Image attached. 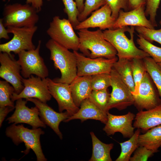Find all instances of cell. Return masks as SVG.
Instances as JSON below:
<instances>
[{
	"mask_svg": "<svg viewBox=\"0 0 161 161\" xmlns=\"http://www.w3.org/2000/svg\"><path fill=\"white\" fill-rule=\"evenodd\" d=\"M135 27L124 26L114 29H108L103 32V38L115 48L118 59L131 60L143 59L150 57L143 50L138 48L134 41Z\"/></svg>",
	"mask_w": 161,
	"mask_h": 161,
	"instance_id": "6da1fadb",
	"label": "cell"
},
{
	"mask_svg": "<svg viewBox=\"0 0 161 161\" xmlns=\"http://www.w3.org/2000/svg\"><path fill=\"white\" fill-rule=\"evenodd\" d=\"M78 30L79 50L84 56L91 58L112 59L117 57L116 50L103 38L101 30L91 31L84 29Z\"/></svg>",
	"mask_w": 161,
	"mask_h": 161,
	"instance_id": "7a4b0ae2",
	"label": "cell"
},
{
	"mask_svg": "<svg viewBox=\"0 0 161 161\" xmlns=\"http://www.w3.org/2000/svg\"><path fill=\"white\" fill-rule=\"evenodd\" d=\"M46 46L50 51V59L53 61L54 67L61 73L60 78L53 80L70 84L77 76V59L74 52L51 39L46 43Z\"/></svg>",
	"mask_w": 161,
	"mask_h": 161,
	"instance_id": "3957f363",
	"label": "cell"
},
{
	"mask_svg": "<svg viewBox=\"0 0 161 161\" xmlns=\"http://www.w3.org/2000/svg\"><path fill=\"white\" fill-rule=\"evenodd\" d=\"M13 124L7 128L5 134L7 137L12 139L16 145L24 143L26 149L23 152L27 154L30 149L35 153L37 161H46L42 150L40 141L41 135L44 132L40 128L29 129L25 127L22 124L16 125Z\"/></svg>",
	"mask_w": 161,
	"mask_h": 161,
	"instance_id": "277c9868",
	"label": "cell"
},
{
	"mask_svg": "<svg viewBox=\"0 0 161 161\" xmlns=\"http://www.w3.org/2000/svg\"><path fill=\"white\" fill-rule=\"evenodd\" d=\"M38 12L31 5L15 3L6 4L3 11V21L5 27H32L39 19Z\"/></svg>",
	"mask_w": 161,
	"mask_h": 161,
	"instance_id": "5b68a950",
	"label": "cell"
},
{
	"mask_svg": "<svg viewBox=\"0 0 161 161\" xmlns=\"http://www.w3.org/2000/svg\"><path fill=\"white\" fill-rule=\"evenodd\" d=\"M68 19H61L58 16L53 17L47 33L51 39L69 49L79 50V39Z\"/></svg>",
	"mask_w": 161,
	"mask_h": 161,
	"instance_id": "8992f818",
	"label": "cell"
},
{
	"mask_svg": "<svg viewBox=\"0 0 161 161\" xmlns=\"http://www.w3.org/2000/svg\"><path fill=\"white\" fill-rule=\"evenodd\" d=\"M8 33H12V39L7 42L0 44V52L11 55L13 52L18 54L23 50H29L35 49L32 43L33 36L38 29L35 26L32 27H17L11 26L7 27Z\"/></svg>",
	"mask_w": 161,
	"mask_h": 161,
	"instance_id": "52a82bcc",
	"label": "cell"
},
{
	"mask_svg": "<svg viewBox=\"0 0 161 161\" xmlns=\"http://www.w3.org/2000/svg\"><path fill=\"white\" fill-rule=\"evenodd\" d=\"M41 44L40 40L35 49L23 50L18 54L17 61L21 66V74L23 78H28L33 75L42 79L48 76V70L39 53Z\"/></svg>",
	"mask_w": 161,
	"mask_h": 161,
	"instance_id": "ba28073f",
	"label": "cell"
},
{
	"mask_svg": "<svg viewBox=\"0 0 161 161\" xmlns=\"http://www.w3.org/2000/svg\"><path fill=\"white\" fill-rule=\"evenodd\" d=\"M110 75L112 91L106 108L107 112L112 108L122 110L133 105L134 98L131 91L113 68Z\"/></svg>",
	"mask_w": 161,
	"mask_h": 161,
	"instance_id": "9c48e42d",
	"label": "cell"
},
{
	"mask_svg": "<svg viewBox=\"0 0 161 161\" xmlns=\"http://www.w3.org/2000/svg\"><path fill=\"white\" fill-rule=\"evenodd\" d=\"M73 52L77 59V75L78 76L110 74L114 64L118 60L117 57L112 59L103 57L91 58L77 51Z\"/></svg>",
	"mask_w": 161,
	"mask_h": 161,
	"instance_id": "30bf717a",
	"label": "cell"
},
{
	"mask_svg": "<svg viewBox=\"0 0 161 161\" xmlns=\"http://www.w3.org/2000/svg\"><path fill=\"white\" fill-rule=\"evenodd\" d=\"M22 81L24 87L20 93H13L11 97L13 102L20 98H34L47 103L51 100L52 96L49 89L47 78L42 79L32 75L27 78H23Z\"/></svg>",
	"mask_w": 161,
	"mask_h": 161,
	"instance_id": "8fae6325",
	"label": "cell"
},
{
	"mask_svg": "<svg viewBox=\"0 0 161 161\" xmlns=\"http://www.w3.org/2000/svg\"><path fill=\"white\" fill-rule=\"evenodd\" d=\"M133 96V105L139 112L150 109L161 104L157 89L147 72L140 84L137 94Z\"/></svg>",
	"mask_w": 161,
	"mask_h": 161,
	"instance_id": "7c38bea8",
	"label": "cell"
},
{
	"mask_svg": "<svg viewBox=\"0 0 161 161\" xmlns=\"http://www.w3.org/2000/svg\"><path fill=\"white\" fill-rule=\"evenodd\" d=\"M14 55L5 52L0 53V77L11 84L15 89V93H20L24 86L21 76V67Z\"/></svg>",
	"mask_w": 161,
	"mask_h": 161,
	"instance_id": "4fadbf2b",
	"label": "cell"
},
{
	"mask_svg": "<svg viewBox=\"0 0 161 161\" xmlns=\"http://www.w3.org/2000/svg\"><path fill=\"white\" fill-rule=\"evenodd\" d=\"M27 101L22 98L17 100L15 110L13 114L7 118L6 121L8 123H26L31 126L32 129L46 128V125L39 117L38 108L36 106L29 108L26 105Z\"/></svg>",
	"mask_w": 161,
	"mask_h": 161,
	"instance_id": "5bb4252c",
	"label": "cell"
},
{
	"mask_svg": "<svg viewBox=\"0 0 161 161\" xmlns=\"http://www.w3.org/2000/svg\"><path fill=\"white\" fill-rule=\"evenodd\" d=\"M50 93L56 100L60 112L66 110L70 116L79 109L75 104L72 97L69 84L56 82L47 78Z\"/></svg>",
	"mask_w": 161,
	"mask_h": 161,
	"instance_id": "9a60e30c",
	"label": "cell"
},
{
	"mask_svg": "<svg viewBox=\"0 0 161 161\" xmlns=\"http://www.w3.org/2000/svg\"><path fill=\"white\" fill-rule=\"evenodd\" d=\"M108 120L103 130L108 135L115 133H121L125 138H130L134 133L135 128L132 125L135 115L129 112L122 115H114L107 113Z\"/></svg>",
	"mask_w": 161,
	"mask_h": 161,
	"instance_id": "2e32d148",
	"label": "cell"
},
{
	"mask_svg": "<svg viewBox=\"0 0 161 161\" xmlns=\"http://www.w3.org/2000/svg\"><path fill=\"white\" fill-rule=\"evenodd\" d=\"M145 5H142L127 11L121 10L117 18L114 22L113 29L128 26L141 27L150 29H155L150 21L146 17Z\"/></svg>",
	"mask_w": 161,
	"mask_h": 161,
	"instance_id": "e0dca14e",
	"label": "cell"
},
{
	"mask_svg": "<svg viewBox=\"0 0 161 161\" xmlns=\"http://www.w3.org/2000/svg\"><path fill=\"white\" fill-rule=\"evenodd\" d=\"M26 100L33 103L37 107L41 120L62 139V134L59 130V125L61 122H64L70 117L68 112L66 111L64 112H55L47 103L36 98H28Z\"/></svg>",
	"mask_w": 161,
	"mask_h": 161,
	"instance_id": "ac0fdd59",
	"label": "cell"
},
{
	"mask_svg": "<svg viewBox=\"0 0 161 161\" xmlns=\"http://www.w3.org/2000/svg\"><path fill=\"white\" fill-rule=\"evenodd\" d=\"M112 10L106 4L101 7L92 12L91 16L83 21L80 22L74 29L98 27L101 30L113 29L116 20L112 16Z\"/></svg>",
	"mask_w": 161,
	"mask_h": 161,
	"instance_id": "d6986e66",
	"label": "cell"
},
{
	"mask_svg": "<svg viewBox=\"0 0 161 161\" xmlns=\"http://www.w3.org/2000/svg\"><path fill=\"white\" fill-rule=\"evenodd\" d=\"M80 108L76 113L70 116L64 122L79 119L81 122L89 119L98 120L106 124L108 120L107 113L102 111L89 98L84 100L80 105Z\"/></svg>",
	"mask_w": 161,
	"mask_h": 161,
	"instance_id": "ffe728a7",
	"label": "cell"
},
{
	"mask_svg": "<svg viewBox=\"0 0 161 161\" xmlns=\"http://www.w3.org/2000/svg\"><path fill=\"white\" fill-rule=\"evenodd\" d=\"M134 120V127L145 132L161 125V104L150 109L138 112Z\"/></svg>",
	"mask_w": 161,
	"mask_h": 161,
	"instance_id": "44dd1931",
	"label": "cell"
},
{
	"mask_svg": "<svg viewBox=\"0 0 161 161\" xmlns=\"http://www.w3.org/2000/svg\"><path fill=\"white\" fill-rule=\"evenodd\" d=\"M92 76H77L69 84L73 101L78 107L85 100L89 98L92 90Z\"/></svg>",
	"mask_w": 161,
	"mask_h": 161,
	"instance_id": "7402d4cb",
	"label": "cell"
},
{
	"mask_svg": "<svg viewBox=\"0 0 161 161\" xmlns=\"http://www.w3.org/2000/svg\"><path fill=\"white\" fill-rule=\"evenodd\" d=\"M138 143L139 146L145 147L154 153L157 152L161 147V125L148 129L144 134H140Z\"/></svg>",
	"mask_w": 161,
	"mask_h": 161,
	"instance_id": "603a6c76",
	"label": "cell"
},
{
	"mask_svg": "<svg viewBox=\"0 0 161 161\" xmlns=\"http://www.w3.org/2000/svg\"><path fill=\"white\" fill-rule=\"evenodd\" d=\"M92 144V151L89 161H112L110 151L113 148V143L106 144L102 142L94 132H90Z\"/></svg>",
	"mask_w": 161,
	"mask_h": 161,
	"instance_id": "cb8c5ba5",
	"label": "cell"
},
{
	"mask_svg": "<svg viewBox=\"0 0 161 161\" xmlns=\"http://www.w3.org/2000/svg\"><path fill=\"white\" fill-rule=\"evenodd\" d=\"M131 60L125 59H118L114 64L113 68L118 73L132 94L134 92L135 85L133 77Z\"/></svg>",
	"mask_w": 161,
	"mask_h": 161,
	"instance_id": "d4e9b609",
	"label": "cell"
},
{
	"mask_svg": "<svg viewBox=\"0 0 161 161\" xmlns=\"http://www.w3.org/2000/svg\"><path fill=\"white\" fill-rule=\"evenodd\" d=\"M140 133V129H137L129 140L119 143L121 148V152L116 161H130L131 155L139 146L138 137Z\"/></svg>",
	"mask_w": 161,
	"mask_h": 161,
	"instance_id": "484cf974",
	"label": "cell"
},
{
	"mask_svg": "<svg viewBox=\"0 0 161 161\" xmlns=\"http://www.w3.org/2000/svg\"><path fill=\"white\" fill-rule=\"evenodd\" d=\"M147 72L153 81L161 100V67L150 57L143 59Z\"/></svg>",
	"mask_w": 161,
	"mask_h": 161,
	"instance_id": "4316f807",
	"label": "cell"
},
{
	"mask_svg": "<svg viewBox=\"0 0 161 161\" xmlns=\"http://www.w3.org/2000/svg\"><path fill=\"white\" fill-rule=\"evenodd\" d=\"M132 73L135 85V90L132 94L136 95L139 86L147 70L143 59L134 58L131 60Z\"/></svg>",
	"mask_w": 161,
	"mask_h": 161,
	"instance_id": "83f0119b",
	"label": "cell"
},
{
	"mask_svg": "<svg viewBox=\"0 0 161 161\" xmlns=\"http://www.w3.org/2000/svg\"><path fill=\"white\" fill-rule=\"evenodd\" d=\"M137 36V42L139 49L148 53L156 63H161V47L153 44L140 35Z\"/></svg>",
	"mask_w": 161,
	"mask_h": 161,
	"instance_id": "f1b7e54d",
	"label": "cell"
},
{
	"mask_svg": "<svg viewBox=\"0 0 161 161\" xmlns=\"http://www.w3.org/2000/svg\"><path fill=\"white\" fill-rule=\"evenodd\" d=\"M110 97V94L107 89L92 90L89 99L101 110L107 113L106 108Z\"/></svg>",
	"mask_w": 161,
	"mask_h": 161,
	"instance_id": "f546056e",
	"label": "cell"
},
{
	"mask_svg": "<svg viewBox=\"0 0 161 161\" xmlns=\"http://www.w3.org/2000/svg\"><path fill=\"white\" fill-rule=\"evenodd\" d=\"M15 92L13 86L6 80L0 81V107L10 106L15 107L11 97Z\"/></svg>",
	"mask_w": 161,
	"mask_h": 161,
	"instance_id": "4dcf8cb0",
	"label": "cell"
},
{
	"mask_svg": "<svg viewBox=\"0 0 161 161\" xmlns=\"http://www.w3.org/2000/svg\"><path fill=\"white\" fill-rule=\"evenodd\" d=\"M64 6V12L66 13L74 29L80 22L78 17L79 14L77 4L73 0H62Z\"/></svg>",
	"mask_w": 161,
	"mask_h": 161,
	"instance_id": "1f68e13d",
	"label": "cell"
},
{
	"mask_svg": "<svg viewBox=\"0 0 161 161\" xmlns=\"http://www.w3.org/2000/svg\"><path fill=\"white\" fill-rule=\"evenodd\" d=\"M110 74L101 73L92 76V90L107 89L111 86Z\"/></svg>",
	"mask_w": 161,
	"mask_h": 161,
	"instance_id": "d6a6232c",
	"label": "cell"
},
{
	"mask_svg": "<svg viewBox=\"0 0 161 161\" xmlns=\"http://www.w3.org/2000/svg\"><path fill=\"white\" fill-rule=\"evenodd\" d=\"M106 4V0H86L83 10L78 16V21L80 22L83 21L93 11Z\"/></svg>",
	"mask_w": 161,
	"mask_h": 161,
	"instance_id": "836d02e7",
	"label": "cell"
},
{
	"mask_svg": "<svg viewBox=\"0 0 161 161\" xmlns=\"http://www.w3.org/2000/svg\"><path fill=\"white\" fill-rule=\"evenodd\" d=\"M135 29L139 35L151 43L155 41L161 45V28L155 30L144 27H136Z\"/></svg>",
	"mask_w": 161,
	"mask_h": 161,
	"instance_id": "e575fe53",
	"label": "cell"
},
{
	"mask_svg": "<svg viewBox=\"0 0 161 161\" xmlns=\"http://www.w3.org/2000/svg\"><path fill=\"white\" fill-rule=\"evenodd\" d=\"M161 0H145L146 8L145 13L149 16V20L155 27L157 26L156 21L157 12Z\"/></svg>",
	"mask_w": 161,
	"mask_h": 161,
	"instance_id": "d590c367",
	"label": "cell"
},
{
	"mask_svg": "<svg viewBox=\"0 0 161 161\" xmlns=\"http://www.w3.org/2000/svg\"><path fill=\"white\" fill-rule=\"evenodd\" d=\"M112 10V16L115 20L117 18L119 12L123 9L129 11L128 0H106Z\"/></svg>",
	"mask_w": 161,
	"mask_h": 161,
	"instance_id": "8d00e7d4",
	"label": "cell"
},
{
	"mask_svg": "<svg viewBox=\"0 0 161 161\" xmlns=\"http://www.w3.org/2000/svg\"><path fill=\"white\" fill-rule=\"evenodd\" d=\"M134 153L130 158V161H146L154 153L152 151L143 146H139Z\"/></svg>",
	"mask_w": 161,
	"mask_h": 161,
	"instance_id": "74e56055",
	"label": "cell"
},
{
	"mask_svg": "<svg viewBox=\"0 0 161 161\" xmlns=\"http://www.w3.org/2000/svg\"><path fill=\"white\" fill-rule=\"evenodd\" d=\"M15 107L10 106L0 107V127L7 114L13 110Z\"/></svg>",
	"mask_w": 161,
	"mask_h": 161,
	"instance_id": "f35d334b",
	"label": "cell"
},
{
	"mask_svg": "<svg viewBox=\"0 0 161 161\" xmlns=\"http://www.w3.org/2000/svg\"><path fill=\"white\" fill-rule=\"evenodd\" d=\"M50 1V0H46ZM26 3L31 5L38 13L41 10L43 5V0H26Z\"/></svg>",
	"mask_w": 161,
	"mask_h": 161,
	"instance_id": "ab89813d",
	"label": "cell"
},
{
	"mask_svg": "<svg viewBox=\"0 0 161 161\" xmlns=\"http://www.w3.org/2000/svg\"><path fill=\"white\" fill-rule=\"evenodd\" d=\"M3 21V19H0V39L4 38L8 40L10 39V37L8 35L7 29L5 28Z\"/></svg>",
	"mask_w": 161,
	"mask_h": 161,
	"instance_id": "60d3db41",
	"label": "cell"
},
{
	"mask_svg": "<svg viewBox=\"0 0 161 161\" xmlns=\"http://www.w3.org/2000/svg\"><path fill=\"white\" fill-rule=\"evenodd\" d=\"M129 10L142 5H145V0H128Z\"/></svg>",
	"mask_w": 161,
	"mask_h": 161,
	"instance_id": "b9f144b4",
	"label": "cell"
},
{
	"mask_svg": "<svg viewBox=\"0 0 161 161\" xmlns=\"http://www.w3.org/2000/svg\"><path fill=\"white\" fill-rule=\"evenodd\" d=\"M75 2L80 14L82 12L84 9V0H75Z\"/></svg>",
	"mask_w": 161,
	"mask_h": 161,
	"instance_id": "7bdbcfd3",
	"label": "cell"
},
{
	"mask_svg": "<svg viewBox=\"0 0 161 161\" xmlns=\"http://www.w3.org/2000/svg\"><path fill=\"white\" fill-rule=\"evenodd\" d=\"M159 65L161 67V63H158Z\"/></svg>",
	"mask_w": 161,
	"mask_h": 161,
	"instance_id": "ee69618b",
	"label": "cell"
},
{
	"mask_svg": "<svg viewBox=\"0 0 161 161\" xmlns=\"http://www.w3.org/2000/svg\"><path fill=\"white\" fill-rule=\"evenodd\" d=\"M159 23H160V25L161 26V19L160 20V21L159 22Z\"/></svg>",
	"mask_w": 161,
	"mask_h": 161,
	"instance_id": "f6af8a7d",
	"label": "cell"
},
{
	"mask_svg": "<svg viewBox=\"0 0 161 161\" xmlns=\"http://www.w3.org/2000/svg\"><path fill=\"white\" fill-rule=\"evenodd\" d=\"M3 1H5L6 0H1Z\"/></svg>",
	"mask_w": 161,
	"mask_h": 161,
	"instance_id": "bcb514c9",
	"label": "cell"
}]
</instances>
